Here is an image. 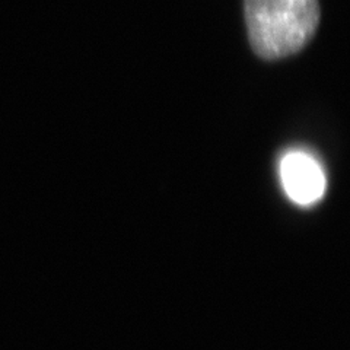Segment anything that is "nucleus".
<instances>
[{"label":"nucleus","instance_id":"f257e3e1","mask_svg":"<svg viewBox=\"0 0 350 350\" xmlns=\"http://www.w3.org/2000/svg\"><path fill=\"white\" fill-rule=\"evenodd\" d=\"M251 47L258 57L279 60L301 51L320 24L319 0H244Z\"/></svg>","mask_w":350,"mask_h":350},{"label":"nucleus","instance_id":"f03ea898","mask_svg":"<svg viewBox=\"0 0 350 350\" xmlns=\"http://www.w3.org/2000/svg\"><path fill=\"white\" fill-rule=\"evenodd\" d=\"M279 172L283 189L292 202L312 206L321 200L325 193V175L319 161L310 153L288 152L280 161Z\"/></svg>","mask_w":350,"mask_h":350}]
</instances>
